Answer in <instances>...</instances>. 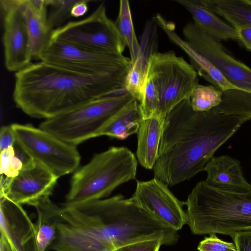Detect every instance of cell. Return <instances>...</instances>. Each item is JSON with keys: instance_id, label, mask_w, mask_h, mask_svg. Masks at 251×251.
Returning <instances> with one entry per match:
<instances>
[{"instance_id": "1", "label": "cell", "mask_w": 251, "mask_h": 251, "mask_svg": "<svg viewBox=\"0 0 251 251\" xmlns=\"http://www.w3.org/2000/svg\"><path fill=\"white\" fill-rule=\"evenodd\" d=\"M54 251H114L135 243L163 238L175 244L177 231L121 195L59 205Z\"/></svg>"}, {"instance_id": "2", "label": "cell", "mask_w": 251, "mask_h": 251, "mask_svg": "<svg viewBox=\"0 0 251 251\" xmlns=\"http://www.w3.org/2000/svg\"><path fill=\"white\" fill-rule=\"evenodd\" d=\"M243 124L212 110L194 111L190 99L182 101L166 116L154 177L173 186L203 171L217 150Z\"/></svg>"}, {"instance_id": "3", "label": "cell", "mask_w": 251, "mask_h": 251, "mask_svg": "<svg viewBox=\"0 0 251 251\" xmlns=\"http://www.w3.org/2000/svg\"><path fill=\"white\" fill-rule=\"evenodd\" d=\"M128 73L84 76L40 61L15 73L13 99L27 115L45 120L94 99L127 92Z\"/></svg>"}, {"instance_id": "4", "label": "cell", "mask_w": 251, "mask_h": 251, "mask_svg": "<svg viewBox=\"0 0 251 251\" xmlns=\"http://www.w3.org/2000/svg\"><path fill=\"white\" fill-rule=\"evenodd\" d=\"M187 224L195 235L233 233L251 230V188L224 190L199 182L185 201Z\"/></svg>"}, {"instance_id": "5", "label": "cell", "mask_w": 251, "mask_h": 251, "mask_svg": "<svg viewBox=\"0 0 251 251\" xmlns=\"http://www.w3.org/2000/svg\"><path fill=\"white\" fill-rule=\"evenodd\" d=\"M137 168V159L126 147H111L97 153L74 172L64 203L104 199L121 184L135 179Z\"/></svg>"}, {"instance_id": "6", "label": "cell", "mask_w": 251, "mask_h": 251, "mask_svg": "<svg viewBox=\"0 0 251 251\" xmlns=\"http://www.w3.org/2000/svg\"><path fill=\"white\" fill-rule=\"evenodd\" d=\"M133 99L127 92L96 99L44 120L40 127L77 146L100 136L108 122Z\"/></svg>"}, {"instance_id": "7", "label": "cell", "mask_w": 251, "mask_h": 251, "mask_svg": "<svg viewBox=\"0 0 251 251\" xmlns=\"http://www.w3.org/2000/svg\"><path fill=\"white\" fill-rule=\"evenodd\" d=\"M147 74L151 76L160 95V120L182 101L190 99L198 82L193 66L173 51H156L150 59Z\"/></svg>"}, {"instance_id": "8", "label": "cell", "mask_w": 251, "mask_h": 251, "mask_svg": "<svg viewBox=\"0 0 251 251\" xmlns=\"http://www.w3.org/2000/svg\"><path fill=\"white\" fill-rule=\"evenodd\" d=\"M11 126L17 143L25 152L58 178L78 169L80 156L76 146L31 125Z\"/></svg>"}, {"instance_id": "9", "label": "cell", "mask_w": 251, "mask_h": 251, "mask_svg": "<svg viewBox=\"0 0 251 251\" xmlns=\"http://www.w3.org/2000/svg\"><path fill=\"white\" fill-rule=\"evenodd\" d=\"M50 40L96 52L123 53L126 46L114 21L107 16L103 3L86 18L52 30Z\"/></svg>"}, {"instance_id": "10", "label": "cell", "mask_w": 251, "mask_h": 251, "mask_svg": "<svg viewBox=\"0 0 251 251\" xmlns=\"http://www.w3.org/2000/svg\"><path fill=\"white\" fill-rule=\"evenodd\" d=\"M38 59L69 72L88 76L129 72L132 66L130 58L123 53L92 52L54 40H50Z\"/></svg>"}, {"instance_id": "11", "label": "cell", "mask_w": 251, "mask_h": 251, "mask_svg": "<svg viewBox=\"0 0 251 251\" xmlns=\"http://www.w3.org/2000/svg\"><path fill=\"white\" fill-rule=\"evenodd\" d=\"M184 40L210 61L236 87L251 93V69L229 54L220 41L200 29L193 22L182 29Z\"/></svg>"}, {"instance_id": "12", "label": "cell", "mask_w": 251, "mask_h": 251, "mask_svg": "<svg viewBox=\"0 0 251 251\" xmlns=\"http://www.w3.org/2000/svg\"><path fill=\"white\" fill-rule=\"evenodd\" d=\"M136 182L130 198L133 202L167 228L178 231L187 224L186 212L183 209L185 202L178 200L167 185L155 177Z\"/></svg>"}, {"instance_id": "13", "label": "cell", "mask_w": 251, "mask_h": 251, "mask_svg": "<svg viewBox=\"0 0 251 251\" xmlns=\"http://www.w3.org/2000/svg\"><path fill=\"white\" fill-rule=\"evenodd\" d=\"M0 6L4 64L8 71L15 73L32 63L29 35L18 0H0Z\"/></svg>"}, {"instance_id": "14", "label": "cell", "mask_w": 251, "mask_h": 251, "mask_svg": "<svg viewBox=\"0 0 251 251\" xmlns=\"http://www.w3.org/2000/svg\"><path fill=\"white\" fill-rule=\"evenodd\" d=\"M59 178L33 159L8 182L0 184V196L36 208L50 200Z\"/></svg>"}, {"instance_id": "15", "label": "cell", "mask_w": 251, "mask_h": 251, "mask_svg": "<svg viewBox=\"0 0 251 251\" xmlns=\"http://www.w3.org/2000/svg\"><path fill=\"white\" fill-rule=\"evenodd\" d=\"M1 235L12 251H39L36 230L22 205L0 196Z\"/></svg>"}, {"instance_id": "16", "label": "cell", "mask_w": 251, "mask_h": 251, "mask_svg": "<svg viewBox=\"0 0 251 251\" xmlns=\"http://www.w3.org/2000/svg\"><path fill=\"white\" fill-rule=\"evenodd\" d=\"M152 19L170 40L187 55L191 64L199 75L222 91L239 89L230 83L210 61L191 47L176 33L174 23L167 20L159 13L156 14Z\"/></svg>"}, {"instance_id": "17", "label": "cell", "mask_w": 251, "mask_h": 251, "mask_svg": "<svg viewBox=\"0 0 251 251\" xmlns=\"http://www.w3.org/2000/svg\"><path fill=\"white\" fill-rule=\"evenodd\" d=\"M140 50L126 80V90L140 102L151 55L157 51V25L153 19L146 23L140 39Z\"/></svg>"}, {"instance_id": "18", "label": "cell", "mask_w": 251, "mask_h": 251, "mask_svg": "<svg viewBox=\"0 0 251 251\" xmlns=\"http://www.w3.org/2000/svg\"><path fill=\"white\" fill-rule=\"evenodd\" d=\"M204 180L208 185L222 190L244 192L251 188L245 177L239 160L227 155L213 156L206 164Z\"/></svg>"}, {"instance_id": "19", "label": "cell", "mask_w": 251, "mask_h": 251, "mask_svg": "<svg viewBox=\"0 0 251 251\" xmlns=\"http://www.w3.org/2000/svg\"><path fill=\"white\" fill-rule=\"evenodd\" d=\"M28 31L33 58L39 55L50 41L52 31L48 19L47 0H18Z\"/></svg>"}, {"instance_id": "20", "label": "cell", "mask_w": 251, "mask_h": 251, "mask_svg": "<svg viewBox=\"0 0 251 251\" xmlns=\"http://www.w3.org/2000/svg\"><path fill=\"white\" fill-rule=\"evenodd\" d=\"M191 15L193 23L203 32L218 40L238 42L236 29L222 20L201 0H176Z\"/></svg>"}, {"instance_id": "21", "label": "cell", "mask_w": 251, "mask_h": 251, "mask_svg": "<svg viewBox=\"0 0 251 251\" xmlns=\"http://www.w3.org/2000/svg\"><path fill=\"white\" fill-rule=\"evenodd\" d=\"M163 124L157 118L144 120L137 133L136 156L140 164L147 169H153L157 160Z\"/></svg>"}, {"instance_id": "22", "label": "cell", "mask_w": 251, "mask_h": 251, "mask_svg": "<svg viewBox=\"0 0 251 251\" xmlns=\"http://www.w3.org/2000/svg\"><path fill=\"white\" fill-rule=\"evenodd\" d=\"M143 120L139 102L133 99L108 122L101 131L100 136L126 139L137 133Z\"/></svg>"}, {"instance_id": "23", "label": "cell", "mask_w": 251, "mask_h": 251, "mask_svg": "<svg viewBox=\"0 0 251 251\" xmlns=\"http://www.w3.org/2000/svg\"><path fill=\"white\" fill-rule=\"evenodd\" d=\"M218 16L237 29L251 27V2L250 0H201Z\"/></svg>"}, {"instance_id": "24", "label": "cell", "mask_w": 251, "mask_h": 251, "mask_svg": "<svg viewBox=\"0 0 251 251\" xmlns=\"http://www.w3.org/2000/svg\"><path fill=\"white\" fill-rule=\"evenodd\" d=\"M35 208L37 215L35 225L39 251H47L55 238L59 205L50 199Z\"/></svg>"}, {"instance_id": "25", "label": "cell", "mask_w": 251, "mask_h": 251, "mask_svg": "<svg viewBox=\"0 0 251 251\" xmlns=\"http://www.w3.org/2000/svg\"><path fill=\"white\" fill-rule=\"evenodd\" d=\"M211 110L236 118L244 124L251 120V93L237 88L223 91L221 102Z\"/></svg>"}, {"instance_id": "26", "label": "cell", "mask_w": 251, "mask_h": 251, "mask_svg": "<svg viewBox=\"0 0 251 251\" xmlns=\"http://www.w3.org/2000/svg\"><path fill=\"white\" fill-rule=\"evenodd\" d=\"M115 25L127 47L132 64L135 62L140 50L134 30L129 2L121 0L119 2L117 17L114 21Z\"/></svg>"}, {"instance_id": "27", "label": "cell", "mask_w": 251, "mask_h": 251, "mask_svg": "<svg viewBox=\"0 0 251 251\" xmlns=\"http://www.w3.org/2000/svg\"><path fill=\"white\" fill-rule=\"evenodd\" d=\"M0 183L9 181L16 176L32 159L16 143L0 151Z\"/></svg>"}, {"instance_id": "28", "label": "cell", "mask_w": 251, "mask_h": 251, "mask_svg": "<svg viewBox=\"0 0 251 251\" xmlns=\"http://www.w3.org/2000/svg\"><path fill=\"white\" fill-rule=\"evenodd\" d=\"M223 91L212 85L198 83L190 96L191 107L197 112L208 111L220 103Z\"/></svg>"}, {"instance_id": "29", "label": "cell", "mask_w": 251, "mask_h": 251, "mask_svg": "<svg viewBox=\"0 0 251 251\" xmlns=\"http://www.w3.org/2000/svg\"><path fill=\"white\" fill-rule=\"evenodd\" d=\"M139 104L144 120L152 118H157L160 120L159 93L152 78L147 74Z\"/></svg>"}, {"instance_id": "30", "label": "cell", "mask_w": 251, "mask_h": 251, "mask_svg": "<svg viewBox=\"0 0 251 251\" xmlns=\"http://www.w3.org/2000/svg\"><path fill=\"white\" fill-rule=\"evenodd\" d=\"M77 0H47L50 8L48 19L50 29L52 31L61 26L71 16V11Z\"/></svg>"}, {"instance_id": "31", "label": "cell", "mask_w": 251, "mask_h": 251, "mask_svg": "<svg viewBox=\"0 0 251 251\" xmlns=\"http://www.w3.org/2000/svg\"><path fill=\"white\" fill-rule=\"evenodd\" d=\"M199 251H237L234 243L219 239L215 234L205 237L198 246Z\"/></svg>"}, {"instance_id": "32", "label": "cell", "mask_w": 251, "mask_h": 251, "mask_svg": "<svg viewBox=\"0 0 251 251\" xmlns=\"http://www.w3.org/2000/svg\"><path fill=\"white\" fill-rule=\"evenodd\" d=\"M164 244L163 238H156L129 244L120 249L121 251H159L160 247Z\"/></svg>"}, {"instance_id": "33", "label": "cell", "mask_w": 251, "mask_h": 251, "mask_svg": "<svg viewBox=\"0 0 251 251\" xmlns=\"http://www.w3.org/2000/svg\"><path fill=\"white\" fill-rule=\"evenodd\" d=\"M230 236L237 251H251V230L236 232Z\"/></svg>"}, {"instance_id": "34", "label": "cell", "mask_w": 251, "mask_h": 251, "mask_svg": "<svg viewBox=\"0 0 251 251\" xmlns=\"http://www.w3.org/2000/svg\"><path fill=\"white\" fill-rule=\"evenodd\" d=\"M16 143V137L11 125L2 126L0 130V151L13 147Z\"/></svg>"}, {"instance_id": "35", "label": "cell", "mask_w": 251, "mask_h": 251, "mask_svg": "<svg viewBox=\"0 0 251 251\" xmlns=\"http://www.w3.org/2000/svg\"><path fill=\"white\" fill-rule=\"evenodd\" d=\"M236 29L238 35V42L251 51V27L242 26Z\"/></svg>"}, {"instance_id": "36", "label": "cell", "mask_w": 251, "mask_h": 251, "mask_svg": "<svg viewBox=\"0 0 251 251\" xmlns=\"http://www.w3.org/2000/svg\"><path fill=\"white\" fill-rule=\"evenodd\" d=\"M91 1L88 0H77L71 9V17L77 18L84 16L88 10V3Z\"/></svg>"}, {"instance_id": "37", "label": "cell", "mask_w": 251, "mask_h": 251, "mask_svg": "<svg viewBox=\"0 0 251 251\" xmlns=\"http://www.w3.org/2000/svg\"><path fill=\"white\" fill-rule=\"evenodd\" d=\"M0 251H12L7 241L2 236H0Z\"/></svg>"}, {"instance_id": "38", "label": "cell", "mask_w": 251, "mask_h": 251, "mask_svg": "<svg viewBox=\"0 0 251 251\" xmlns=\"http://www.w3.org/2000/svg\"><path fill=\"white\" fill-rule=\"evenodd\" d=\"M250 1L251 2V0H250Z\"/></svg>"}]
</instances>
